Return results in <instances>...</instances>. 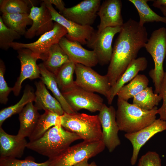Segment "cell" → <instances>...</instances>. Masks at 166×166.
<instances>
[{
	"mask_svg": "<svg viewBox=\"0 0 166 166\" xmlns=\"http://www.w3.org/2000/svg\"><path fill=\"white\" fill-rule=\"evenodd\" d=\"M38 66L41 75V81L52 92L55 98L60 103L65 112L68 113H76L63 96L58 86L54 74L48 70L42 63L39 64Z\"/></svg>",
	"mask_w": 166,
	"mask_h": 166,
	"instance_id": "23",
	"label": "cell"
},
{
	"mask_svg": "<svg viewBox=\"0 0 166 166\" xmlns=\"http://www.w3.org/2000/svg\"><path fill=\"white\" fill-rule=\"evenodd\" d=\"M102 140L83 141L69 146L60 154L51 159L49 166H73L86 159L93 157L105 149Z\"/></svg>",
	"mask_w": 166,
	"mask_h": 166,
	"instance_id": "6",
	"label": "cell"
},
{
	"mask_svg": "<svg viewBox=\"0 0 166 166\" xmlns=\"http://www.w3.org/2000/svg\"><path fill=\"white\" fill-rule=\"evenodd\" d=\"M148 64L147 60L144 57L136 58L131 61L115 84L111 87L106 97L109 105L112 104L114 97L117 95L120 89L126 83L133 79L138 74L139 72L146 69Z\"/></svg>",
	"mask_w": 166,
	"mask_h": 166,
	"instance_id": "20",
	"label": "cell"
},
{
	"mask_svg": "<svg viewBox=\"0 0 166 166\" xmlns=\"http://www.w3.org/2000/svg\"><path fill=\"white\" fill-rule=\"evenodd\" d=\"M121 29V26H118L107 27L99 33L96 31L87 42V46L95 52L100 65H104L109 63L113 53L112 43L113 38Z\"/></svg>",
	"mask_w": 166,
	"mask_h": 166,
	"instance_id": "9",
	"label": "cell"
},
{
	"mask_svg": "<svg viewBox=\"0 0 166 166\" xmlns=\"http://www.w3.org/2000/svg\"><path fill=\"white\" fill-rule=\"evenodd\" d=\"M75 67L74 63L69 62L62 66L54 74L61 93L67 91L76 85L73 80Z\"/></svg>",
	"mask_w": 166,
	"mask_h": 166,
	"instance_id": "30",
	"label": "cell"
},
{
	"mask_svg": "<svg viewBox=\"0 0 166 166\" xmlns=\"http://www.w3.org/2000/svg\"><path fill=\"white\" fill-rule=\"evenodd\" d=\"M162 99L161 94L155 93L152 87L148 86L133 97L132 104L143 109L150 110L158 105Z\"/></svg>",
	"mask_w": 166,
	"mask_h": 166,
	"instance_id": "29",
	"label": "cell"
},
{
	"mask_svg": "<svg viewBox=\"0 0 166 166\" xmlns=\"http://www.w3.org/2000/svg\"><path fill=\"white\" fill-rule=\"evenodd\" d=\"M61 125V118L56 113L46 110L40 115L33 132L28 137L30 142L35 141L41 138L52 127Z\"/></svg>",
	"mask_w": 166,
	"mask_h": 166,
	"instance_id": "24",
	"label": "cell"
},
{
	"mask_svg": "<svg viewBox=\"0 0 166 166\" xmlns=\"http://www.w3.org/2000/svg\"><path fill=\"white\" fill-rule=\"evenodd\" d=\"M29 14H2L3 21L8 28L18 33L21 36L25 35L28 25H32L33 21Z\"/></svg>",
	"mask_w": 166,
	"mask_h": 166,
	"instance_id": "28",
	"label": "cell"
},
{
	"mask_svg": "<svg viewBox=\"0 0 166 166\" xmlns=\"http://www.w3.org/2000/svg\"><path fill=\"white\" fill-rule=\"evenodd\" d=\"M89 166H98L96 163L94 162H92L90 164H89Z\"/></svg>",
	"mask_w": 166,
	"mask_h": 166,
	"instance_id": "42",
	"label": "cell"
},
{
	"mask_svg": "<svg viewBox=\"0 0 166 166\" xmlns=\"http://www.w3.org/2000/svg\"><path fill=\"white\" fill-rule=\"evenodd\" d=\"M35 93L29 86H26L20 101L15 105L5 108L0 112V127L7 118L16 114H19L29 103L34 101Z\"/></svg>",
	"mask_w": 166,
	"mask_h": 166,
	"instance_id": "27",
	"label": "cell"
},
{
	"mask_svg": "<svg viewBox=\"0 0 166 166\" xmlns=\"http://www.w3.org/2000/svg\"><path fill=\"white\" fill-rule=\"evenodd\" d=\"M18 58L21 64V71L19 77L13 88L15 96L19 95L23 82L26 79L33 80L41 78L39 69L37 64L39 57L30 49L21 48L17 50Z\"/></svg>",
	"mask_w": 166,
	"mask_h": 166,
	"instance_id": "14",
	"label": "cell"
},
{
	"mask_svg": "<svg viewBox=\"0 0 166 166\" xmlns=\"http://www.w3.org/2000/svg\"><path fill=\"white\" fill-rule=\"evenodd\" d=\"M166 130V121L156 119L150 125L136 132L126 133L125 138L131 143L133 147L130 163L132 165L136 163L141 147L156 134Z\"/></svg>",
	"mask_w": 166,
	"mask_h": 166,
	"instance_id": "15",
	"label": "cell"
},
{
	"mask_svg": "<svg viewBox=\"0 0 166 166\" xmlns=\"http://www.w3.org/2000/svg\"><path fill=\"white\" fill-rule=\"evenodd\" d=\"M5 66L4 62L1 59L0 61V103L6 104L8 101V97L11 92L13 91V88L8 86L6 81L4 74Z\"/></svg>",
	"mask_w": 166,
	"mask_h": 166,
	"instance_id": "35",
	"label": "cell"
},
{
	"mask_svg": "<svg viewBox=\"0 0 166 166\" xmlns=\"http://www.w3.org/2000/svg\"><path fill=\"white\" fill-rule=\"evenodd\" d=\"M88 161V159L85 160L73 166H89Z\"/></svg>",
	"mask_w": 166,
	"mask_h": 166,
	"instance_id": "40",
	"label": "cell"
},
{
	"mask_svg": "<svg viewBox=\"0 0 166 166\" xmlns=\"http://www.w3.org/2000/svg\"><path fill=\"white\" fill-rule=\"evenodd\" d=\"M144 47L154 62V68L149 71L148 74L154 84V93L159 94L165 73L163 64L166 56V28L162 27L154 30Z\"/></svg>",
	"mask_w": 166,
	"mask_h": 166,
	"instance_id": "5",
	"label": "cell"
},
{
	"mask_svg": "<svg viewBox=\"0 0 166 166\" xmlns=\"http://www.w3.org/2000/svg\"><path fill=\"white\" fill-rule=\"evenodd\" d=\"M47 1L52 5L53 4L59 10V13L61 14L65 7V3L61 0H47Z\"/></svg>",
	"mask_w": 166,
	"mask_h": 166,
	"instance_id": "38",
	"label": "cell"
},
{
	"mask_svg": "<svg viewBox=\"0 0 166 166\" xmlns=\"http://www.w3.org/2000/svg\"><path fill=\"white\" fill-rule=\"evenodd\" d=\"M70 61L67 55L57 43L50 47L48 57L42 63L48 70L55 74L62 66Z\"/></svg>",
	"mask_w": 166,
	"mask_h": 166,
	"instance_id": "25",
	"label": "cell"
},
{
	"mask_svg": "<svg viewBox=\"0 0 166 166\" xmlns=\"http://www.w3.org/2000/svg\"><path fill=\"white\" fill-rule=\"evenodd\" d=\"M75 85L84 89L96 92L107 97L111 86L106 75L98 73L91 67L75 64Z\"/></svg>",
	"mask_w": 166,
	"mask_h": 166,
	"instance_id": "8",
	"label": "cell"
},
{
	"mask_svg": "<svg viewBox=\"0 0 166 166\" xmlns=\"http://www.w3.org/2000/svg\"><path fill=\"white\" fill-rule=\"evenodd\" d=\"M61 118L62 126L65 130L77 134L83 141L102 140L101 127L98 115L64 112Z\"/></svg>",
	"mask_w": 166,
	"mask_h": 166,
	"instance_id": "4",
	"label": "cell"
},
{
	"mask_svg": "<svg viewBox=\"0 0 166 166\" xmlns=\"http://www.w3.org/2000/svg\"><path fill=\"white\" fill-rule=\"evenodd\" d=\"M44 2L51 14L52 19L66 30L67 33L65 36L69 40L76 41L82 45H86L96 31L90 26H82L69 20L58 12L52 5L47 0Z\"/></svg>",
	"mask_w": 166,
	"mask_h": 166,
	"instance_id": "12",
	"label": "cell"
},
{
	"mask_svg": "<svg viewBox=\"0 0 166 166\" xmlns=\"http://www.w3.org/2000/svg\"><path fill=\"white\" fill-rule=\"evenodd\" d=\"M101 124L102 138L105 147L110 152L113 151L121 142L118 136L120 131L116 119V110L113 106L104 104L98 115Z\"/></svg>",
	"mask_w": 166,
	"mask_h": 166,
	"instance_id": "11",
	"label": "cell"
},
{
	"mask_svg": "<svg viewBox=\"0 0 166 166\" xmlns=\"http://www.w3.org/2000/svg\"><path fill=\"white\" fill-rule=\"evenodd\" d=\"M32 3L30 0H1L0 10L3 14H29V7Z\"/></svg>",
	"mask_w": 166,
	"mask_h": 166,
	"instance_id": "32",
	"label": "cell"
},
{
	"mask_svg": "<svg viewBox=\"0 0 166 166\" xmlns=\"http://www.w3.org/2000/svg\"><path fill=\"white\" fill-rule=\"evenodd\" d=\"M148 37L145 27L131 18L121 26L113 45L106 74L111 87L115 84L131 61L137 58L139 51L147 42Z\"/></svg>",
	"mask_w": 166,
	"mask_h": 166,
	"instance_id": "1",
	"label": "cell"
},
{
	"mask_svg": "<svg viewBox=\"0 0 166 166\" xmlns=\"http://www.w3.org/2000/svg\"><path fill=\"white\" fill-rule=\"evenodd\" d=\"M67 103L76 113L82 109L92 112L99 111L103 104V99L99 95L76 85L61 93Z\"/></svg>",
	"mask_w": 166,
	"mask_h": 166,
	"instance_id": "10",
	"label": "cell"
},
{
	"mask_svg": "<svg viewBox=\"0 0 166 166\" xmlns=\"http://www.w3.org/2000/svg\"><path fill=\"white\" fill-rule=\"evenodd\" d=\"M28 143L25 138L19 139L17 135L8 134L0 127V158H21Z\"/></svg>",
	"mask_w": 166,
	"mask_h": 166,
	"instance_id": "19",
	"label": "cell"
},
{
	"mask_svg": "<svg viewBox=\"0 0 166 166\" xmlns=\"http://www.w3.org/2000/svg\"><path fill=\"white\" fill-rule=\"evenodd\" d=\"M35 84L36 91L34 106L38 110H47L62 116L65 112L60 103L51 95L45 84L42 81L36 82Z\"/></svg>",
	"mask_w": 166,
	"mask_h": 166,
	"instance_id": "21",
	"label": "cell"
},
{
	"mask_svg": "<svg viewBox=\"0 0 166 166\" xmlns=\"http://www.w3.org/2000/svg\"><path fill=\"white\" fill-rule=\"evenodd\" d=\"M49 160L38 163L31 159L19 160L15 158H0V166H49Z\"/></svg>",
	"mask_w": 166,
	"mask_h": 166,
	"instance_id": "34",
	"label": "cell"
},
{
	"mask_svg": "<svg viewBox=\"0 0 166 166\" xmlns=\"http://www.w3.org/2000/svg\"><path fill=\"white\" fill-rule=\"evenodd\" d=\"M21 35L7 27L0 16V48L6 51L10 47V45L15 40L19 39Z\"/></svg>",
	"mask_w": 166,
	"mask_h": 166,
	"instance_id": "33",
	"label": "cell"
},
{
	"mask_svg": "<svg viewBox=\"0 0 166 166\" xmlns=\"http://www.w3.org/2000/svg\"><path fill=\"white\" fill-rule=\"evenodd\" d=\"M160 93L162 96L163 102L161 106L157 109V113L160 115L159 119L166 121V72L164 73Z\"/></svg>",
	"mask_w": 166,
	"mask_h": 166,
	"instance_id": "37",
	"label": "cell"
},
{
	"mask_svg": "<svg viewBox=\"0 0 166 166\" xmlns=\"http://www.w3.org/2000/svg\"><path fill=\"white\" fill-rule=\"evenodd\" d=\"M149 80L144 74H138L128 84L124 85L119 90L117 96L127 101L133 98L148 86Z\"/></svg>",
	"mask_w": 166,
	"mask_h": 166,
	"instance_id": "26",
	"label": "cell"
},
{
	"mask_svg": "<svg viewBox=\"0 0 166 166\" xmlns=\"http://www.w3.org/2000/svg\"><path fill=\"white\" fill-rule=\"evenodd\" d=\"M33 102L27 104L19 114L20 128L17 136L19 139L29 137L38 120L40 115Z\"/></svg>",
	"mask_w": 166,
	"mask_h": 166,
	"instance_id": "22",
	"label": "cell"
},
{
	"mask_svg": "<svg viewBox=\"0 0 166 166\" xmlns=\"http://www.w3.org/2000/svg\"></svg>",
	"mask_w": 166,
	"mask_h": 166,
	"instance_id": "43",
	"label": "cell"
},
{
	"mask_svg": "<svg viewBox=\"0 0 166 166\" xmlns=\"http://www.w3.org/2000/svg\"><path fill=\"white\" fill-rule=\"evenodd\" d=\"M54 23L53 29L41 35L36 41L28 43L14 42L10 45V47L17 50L21 48L29 49L36 54L40 59L45 61L48 57L50 47L59 43L61 39L67 33L63 26L57 22Z\"/></svg>",
	"mask_w": 166,
	"mask_h": 166,
	"instance_id": "7",
	"label": "cell"
},
{
	"mask_svg": "<svg viewBox=\"0 0 166 166\" xmlns=\"http://www.w3.org/2000/svg\"><path fill=\"white\" fill-rule=\"evenodd\" d=\"M136 8L140 17L139 24L144 26L148 22H161L166 24V16H160L152 10L148 5L149 0H129Z\"/></svg>",
	"mask_w": 166,
	"mask_h": 166,
	"instance_id": "31",
	"label": "cell"
},
{
	"mask_svg": "<svg viewBox=\"0 0 166 166\" xmlns=\"http://www.w3.org/2000/svg\"><path fill=\"white\" fill-rule=\"evenodd\" d=\"M116 119L120 131L133 133L152 124L156 119V106L147 110L118 97Z\"/></svg>",
	"mask_w": 166,
	"mask_h": 166,
	"instance_id": "3",
	"label": "cell"
},
{
	"mask_svg": "<svg viewBox=\"0 0 166 166\" xmlns=\"http://www.w3.org/2000/svg\"><path fill=\"white\" fill-rule=\"evenodd\" d=\"M158 8L160 10L164 16H166V6H160Z\"/></svg>",
	"mask_w": 166,
	"mask_h": 166,
	"instance_id": "41",
	"label": "cell"
},
{
	"mask_svg": "<svg viewBox=\"0 0 166 166\" xmlns=\"http://www.w3.org/2000/svg\"><path fill=\"white\" fill-rule=\"evenodd\" d=\"M59 44L67 55L70 61L75 64L92 67L98 63L94 51L85 49L77 42L69 40L64 37L61 39Z\"/></svg>",
	"mask_w": 166,
	"mask_h": 166,
	"instance_id": "17",
	"label": "cell"
},
{
	"mask_svg": "<svg viewBox=\"0 0 166 166\" xmlns=\"http://www.w3.org/2000/svg\"><path fill=\"white\" fill-rule=\"evenodd\" d=\"M100 0H85L73 7L65 8L61 15L66 19L82 26L94 22L101 6Z\"/></svg>",
	"mask_w": 166,
	"mask_h": 166,
	"instance_id": "13",
	"label": "cell"
},
{
	"mask_svg": "<svg viewBox=\"0 0 166 166\" xmlns=\"http://www.w3.org/2000/svg\"><path fill=\"white\" fill-rule=\"evenodd\" d=\"M153 2L152 6L156 8H158L160 6H166V0H152Z\"/></svg>",
	"mask_w": 166,
	"mask_h": 166,
	"instance_id": "39",
	"label": "cell"
},
{
	"mask_svg": "<svg viewBox=\"0 0 166 166\" xmlns=\"http://www.w3.org/2000/svg\"><path fill=\"white\" fill-rule=\"evenodd\" d=\"M29 17L33 23L24 35L26 38L31 39L36 36H41L53 28L54 23L51 14L43 1L40 7L32 6Z\"/></svg>",
	"mask_w": 166,
	"mask_h": 166,
	"instance_id": "16",
	"label": "cell"
},
{
	"mask_svg": "<svg viewBox=\"0 0 166 166\" xmlns=\"http://www.w3.org/2000/svg\"><path fill=\"white\" fill-rule=\"evenodd\" d=\"M80 139H81L77 134L58 125L51 128L39 139L29 141L26 148L51 159L60 154L73 142Z\"/></svg>",
	"mask_w": 166,
	"mask_h": 166,
	"instance_id": "2",
	"label": "cell"
},
{
	"mask_svg": "<svg viewBox=\"0 0 166 166\" xmlns=\"http://www.w3.org/2000/svg\"><path fill=\"white\" fill-rule=\"evenodd\" d=\"M137 166H162L161 159L156 152L149 151L139 159Z\"/></svg>",
	"mask_w": 166,
	"mask_h": 166,
	"instance_id": "36",
	"label": "cell"
},
{
	"mask_svg": "<svg viewBox=\"0 0 166 166\" xmlns=\"http://www.w3.org/2000/svg\"><path fill=\"white\" fill-rule=\"evenodd\" d=\"M122 6L120 0H106L103 2L97 13L100 21L97 33L107 27L122 26L124 23L121 14Z\"/></svg>",
	"mask_w": 166,
	"mask_h": 166,
	"instance_id": "18",
	"label": "cell"
}]
</instances>
